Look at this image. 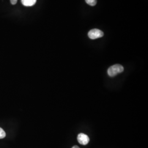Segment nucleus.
Listing matches in <instances>:
<instances>
[{"mask_svg":"<svg viewBox=\"0 0 148 148\" xmlns=\"http://www.w3.org/2000/svg\"><path fill=\"white\" fill-rule=\"evenodd\" d=\"M72 148H79L78 146H77V145H75V146H74Z\"/></svg>","mask_w":148,"mask_h":148,"instance_id":"nucleus-8","label":"nucleus"},{"mask_svg":"<svg viewBox=\"0 0 148 148\" xmlns=\"http://www.w3.org/2000/svg\"><path fill=\"white\" fill-rule=\"evenodd\" d=\"M86 2L91 6H95L97 4V0H85Z\"/></svg>","mask_w":148,"mask_h":148,"instance_id":"nucleus-5","label":"nucleus"},{"mask_svg":"<svg viewBox=\"0 0 148 148\" xmlns=\"http://www.w3.org/2000/svg\"><path fill=\"white\" fill-rule=\"evenodd\" d=\"M5 137V131L0 127V139H3Z\"/></svg>","mask_w":148,"mask_h":148,"instance_id":"nucleus-6","label":"nucleus"},{"mask_svg":"<svg viewBox=\"0 0 148 148\" xmlns=\"http://www.w3.org/2000/svg\"><path fill=\"white\" fill-rule=\"evenodd\" d=\"M77 140L80 144L85 145L89 143L90 138L84 133H79L77 136Z\"/></svg>","mask_w":148,"mask_h":148,"instance_id":"nucleus-3","label":"nucleus"},{"mask_svg":"<svg viewBox=\"0 0 148 148\" xmlns=\"http://www.w3.org/2000/svg\"><path fill=\"white\" fill-rule=\"evenodd\" d=\"M37 0H21L23 5L26 7H31L36 3Z\"/></svg>","mask_w":148,"mask_h":148,"instance_id":"nucleus-4","label":"nucleus"},{"mask_svg":"<svg viewBox=\"0 0 148 148\" xmlns=\"http://www.w3.org/2000/svg\"><path fill=\"white\" fill-rule=\"evenodd\" d=\"M10 1H11V4L13 5H16L17 1H18V0H10Z\"/></svg>","mask_w":148,"mask_h":148,"instance_id":"nucleus-7","label":"nucleus"},{"mask_svg":"<svg viewBox=\"0 0 148 148\" xmlns=\"http://www.w3.org/2000/svg\"><path fill=\"white\" fill-rule=\"evenodd\" d=\"M123 67L120 64H115L110 66L108 70V74L110 77H114L118 74L123 72Z\"/></svg>","mask_w":148,"mask_h":148,"instance_id":"nucleus-1","label":"nucleus"},{"mask_svg":"<svg viewBox=\"0 0 148 148\" xmlns=\"http://www.w3.org/2000/svg\"><path fill=\"white\" fill-rule=\"evenodd\" d=\"M88 36L92 40H95L97 38H99L102 37L104 36V33L101 30L94 29L90 30L88 33Z\"/></svg>","mask_w":148,"mask_h":148,"instance_id":"nucleus-2","label":"nucleus"}]
</instances>
